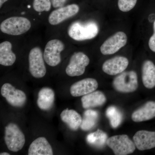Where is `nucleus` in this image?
Instances as JSON below:
<instances>
[{
  "label": "nucleus",
  "instance_id": "obj_1",
  "mask_svg": "<svg viewBox=\"0 0 155 155\" xmlns=\"http://www.w3.org/2000/svg\"><path fill=\"white\" fill-rule=\"evenodd\" d=\"M99 28L96 22L92 20L75 21L68 28L69 36L76 41H84L95 38L98 34Z\"/></svg>",
  "mask_w": 155,
  "mask_h": 155
},
{
  "label": "nucleus",
  "instance_id": "obj_2",
  "mask_svg": "<svg viewBox=\"0 0 155 155\" xmlns=\"http://www.w3.org/2000/svg\"><path fill=\"white\" fill-rule=\"evenodd\" d=\"M31 27V22L26 17L14 16L9 17L1 22L0 30L5 34L17 36L26 33Z\"/></svg>",
  "mask_w": 155,
  "mask_h": 155
},
{
  "label": "nucleus",
  "instance_id": "obj_3",
  "mask_svg": "<svg viewBox=\"0 0 155 155\" xmlns=\"http://www.w3.org/2000/svg\"><path fill=\"white\" fill-rule=\"evenodd\" d=\"M5 141L9 150L17 152L25 145V135L18 125L10 123L5 128Z\"/></svg>",
  "mask_w": 155,
  "mask_h": 155
},
{
  "label": "nucleus",
  "instance_id": "obj_4",
  "mask_svg": "<svg viewBox=\"0 0 155 155\" xmlns=\"http://www.w3.org/2000/svg\"><path fill=\"white\" fill-rule=\"evenodd\" d=\"M114 88L119 92L128 93L135 91L138 87V78L135 71L123 72L114 78Z\"/></svg>",
  "mask_w": 155,
  "mask_h": 155
},
{
  "label": "nucleus",
  "instance_id": "obj_5",
  "mask_svg": "<svg viewBox=\"0 0 155 155\" xmlns=\"http://www.w3.org/2000/svg\"><path fill=\"white\" fill-rule=\"evenodd\" d=\"M107 144L116 155H126L132 153L135 150L136 146L125 134L115 135L107 139Z\"/></svg>",
  "mask_w": 155,
  "mask_h": 155
},
{
  "label": "nucleus",
  "instance_id": "obj_6",
  "mask_svg": "<svg viewBox=\"0 0 155 155\" xmlns=\"http://www.w3.org/2000/svg\"><path fill=\"white\" fill-rule=\"evenodd\" d=\"M45 61L40 48L35 47L30 50L28 54L29 71L33 77L37 78L44 77L47 72Z\"/></svg>",
  "mask_w": 155,
  "mask_h": 155
},
{
  "label": "nucleus",
  "instance_id": "obj_7",
  "mask_svg": "<svg viewBox=\"0 0 155 155\" xmlns=\"http://www.w3.org/2000/svg\"><path fill=\"white\" fill-rule=\"evenodd\" d=\"M64 49L65 45L61 40L54 39L48 41L43 53L45 62L51 67L58 66L61 63V53Z\"/></svg>",
  "mask_w": 155,
  "mask_h": 155
},
{
  "label": "nucleus",
  "instance_id": "obj_8",
  "mask_svg": "<svg viewBox=\"0 0 155 155\" xmlns=\"http://www.w3.org/2000/svg\"><path fill=\"white\" fill-rule=\"evenodd\" d=\"M89 63V58L84 53L82 52L74 53L66 67V73L71 77L80 76L84 73Z\"/></svg>",
  "mask_w": 155,
  "mask_h": 155
},
{
  "label": "nucleus",
  "instance_id": "obj_9",
  "mask_svg": "<svg viewBox=\"0 0 155 155\" xmlns=\"http://www.w3.org/2000/svg\"><path fill=\"white\" fill-rule=\"evenodd\" d=\"M1 93L9 104L13 107H21L26 103L27 97L25 93L16 89L11 84H4L1 88Z\"/></svg>",
  "mask_w": 155,
  "mask_h": 155
},
{
  "label": "nucleus",
  "instance_id": "obj_10",
  "mask_svg": "<svg viewBox=\"0 0 155 155\" xmlns=\"http://www.w3.org/2000/svg\"><path fill=\"white\" fill-rule=\"evenodd\" d=\"M127 38L123 31H118L107 39L100 48L103 55L113 54L118 52L127 44Z\"/></svg>",
  "mask_w": 155,
  "mask_h": 155
},
{
  "label": "nucleus",
  "instance_id": "obj_11",
  "mask_svg": "<svg viewBox=\"0 0 155 155\" xmlns=\"http://www.w3.org/2000/svg\"><path fill=\"white\" fill-rule=\"evenodd\" d=\"M79 9L78 5L75 4L56 8L51 12L49 16V23L51 25H58L67 19L74 17L78 13Z\"/></svg>",
  "mask_w": 155,
  "mask_h": 155
},
{
  "label": "nucleus",
  "instance_id": "obj_12",
  "mask_svg": "<svg viewBox=\"0 0 155 155\" xmlns=\"http://www.w3.org/2000/svg\"><path fill=\"white\" fill-rule=\"evenodd\" d=\"M128 59L123 56H116L106 61L103 64L102 69L106 74L115 75L120 74L127 69Z\"/></svg>",
  "mask_w": 155,
  "mask_h": 155
},
{
  "label": "nucleus",
  "instance_id": "obj_13",
  "mask_svg": "<svg viewBox=\"0 0 155 155\" xmlns=\"http://www.w3.org/2000/svg\"><path fill=\"white\" fill-rule=\"evenodd\" d=\"M98 87L97 81L93 78H86L78 81L70 87V92L74 97L82 96L95 91Z\"/></svg>",
  "mask_w": 155,
  "mask_h": 155
},
{
  "label": "nucleus",
  "instance_id": "obj_14",
  "mask_svg": "<svg viewBox=\"0 0 155 155\" xmlns=\"http://www.w3.org/2000/svg\"><path fill=\"white\" fill-rule=\"evenodd\" d=\"M133 141L140 150L151 149L155 147V131L139 130L134 136Z\"/></svg>",
  "mask_w": 155,
  "mask_h": 155
},
{
  "label": "nucleus",
  "instance_id": "obj_15",
  "mask_svg": "<svg viewBox=\"0 0 155 155\" xmlns=\"http://www.w3.org/2000/svg\"><path fill=\"white\" fill-rule=\"evenodd\" d=\"M155 117V102L150 101L133 112L131 119L139 122L150 120Z\"/></svg>",
  "mask_w": 155,
  "mask_h": 155
},
{
  "label": "nucleus",
  "instance_id": "obj_16",
  "mask_svg": "<svg viewBox=\"0 0 155 155\" xmlns=\"http://www.w3.org/2000/svg\"><path fill=\"white\" fill-rule=\"evenodd\" d=\"M28 155H52V148L46 138L39 137L34 140L28 150Z\"/></svg>",
  "mask_w": 155,
  "mask_h": 155
},
{
  "label": "nucleus",
  "instance_id": "obj_17",
  "mask_svg": "<svg viewBox=\"0 0 155 155\" xmlns=\"http://www.w3.org/2000/svg\"><path fill=\"white\" fill-rule=\"evenodd\" d=\"M54 100L55 93L52 89L43 87L39 91L37 104L41 110H49L54 105Z\"/></svg>",
  "mask_w": 155,
  "mask_h": 155
},
{
  "label": "nucleus",
  "instance_id": "obj_18",
  "mask_svg": "<svg viewBox=\"0 0 155 155\" xmlns=\"http://www.w3.org/2000/svg\"><path fill=\"white\" fill-rule=\"evenodd\" d=\"M82 106L85 109L103 106L107 101L105 94L101 91H94L83 96L81 99Z\"/></svg>",
  "mask_w": 155,
  "mask_h": 155
},
{
  "label": "nucleus",
  "instance_id": "obj_19",
  "mask_svg": "<svg viewBox=\"0 0 155 155\" xmlns=\"http://www.w3.org/2000/svg\"><path fill=\"white\" fill-rule=\"evenodd\" d=\"M142 80L146 88L152 89L155 87V65L152 61H145L142 67Z\"/></svg>",
  "mask_w": 155,
  "mask_h": 155
},
{
  "label": "nucleus",
  "instance_id": "obj_20",
  "mask_svg": "<svg viewBox=\"0 0 155 155\" xmlns=\"http://www.w3.org/2000/svg\"><path fill=\"white\" fill-rule=\"evenodd\" d=\"M16 55L12 51L11 42L4 41L0 44V64L5 67L12 66L16 61Z\"/></svg>",
  "mask_w": 155,
  "mask_h": 155
},
{
  "label": "nucleus",
  "instance_id": "obj_21",
  "mask_svg": "<svg viewBox=\"0 0 155 155\" xmlns=\"http://www.w3.org/2000/svg\"><path fill=\"white\" fill-rule=\"evenodd\" d=\"M61 120L73 130H78L82 122L81 116L75 110H64L61 113Z\"/></svg>",
  "mask_w": 155,
  "mask_h": 155
},
{
  "label": "nucleus",
  "instance_id": "obj_22",
  "mask_svg": "<svg viewBox=\"0 0 155 155\" xmlns=\"http://www.w3.org/2000/svg\"><path fill=\"white\" fill-rule=\"evenodd\" d=\"M98 117V113L97 111L90 109L87 110L84 114L81 128L84 131L91 130L96 125Z\"/></svg>",
  "mask_w": 155,
  "mask_h": 155
},
{
  "label": "nucleus",
  "instance_id": "obj_23",
  "mask_svg": "<svg viewBox=\"0 0 155 155\" xmlns=\"http://www.w3.org/2000/svg\"><path fill=\"white\" fill-rule=\"evenodd\" d=\"M107 135L103 130L98 129L95 132L89 134L87 137V141L93 146L102 148L107 144Z\"/></svg>",
  "mask_w": 155,
  "mask_h": 155
},
{
  "label": "nucleus",
  "instance_id": "obj_24",
  "mask_svg": "<svg viewBox=\"0 0 155 155\" xmlns=\"http://www.w3.org/2000/svg\"><path fill=\"white\" fill-rule=\"evenodd\" d=\"M106 116L110 120L111 126L113 128H117L122 123V113L116 107L114 106L109 107L106 111Z\"/></svg>",
  "mask_w": 155,
  "mask_h": 155
},
{
  "label": "nucleus",
  "instance_id": "obj_25",
  "mask_svg": "<svg viewBox=\"0 0 155 155\" xmlns=\"http://www.w3.org/2000/svg\"><path fill=\"white\" fill-rule=\"evenodd\" d=\"M32 6L34 10L38 13L48 12L52 6L51 0H33Z\"/></svg>",
  "mask_w": 155,
  "mask_h": 155
},
{
  "label": "nucleus",
  "instance_id": "obj_26",
  "mask_svg": "<svg viewBox=\"0 0 155 155\" xmlns=\"http://www.w3.org/2000/svg\"><path fill=\"white\" fill-rule=\"evenodd\" d=\"M137 0H118L119 9L123 12L131 11L135 7Z\"/></svg>",
  "mask_w": 155,
  "mask_h": 155
},
{
  "label": "nucleus",
  "instance_id": "obj_27",
  "mask_svg": "<svg viewBox=\"0 0 155 155\" xmlns=\"http://www.w3.org/2000/svg\"><path fill=\"white\" fill-rule=\"evenodd\" d=\"M148 45L150 49L155 52V20L153 23V34L150 38Z\"/></svg>",
  "mask_w": 155,
  "mask_h": 155
},
{
  "label": "nucleus",
  "instance_id": "obj_28",
  "mask_svg": "<svg viewBox=\"0 0 155 155\" xmlns=\"http://www.w3.org/2000/svg\"><path fill=\"white\" fill-rule=\"evenodd\" d=\"M67 0H51L52 5L55 8H61L64 6Z\"/></svg>",
  "mask_w": 155,
  "mask_h": 155
},
{
  "label": "nucleus",
  "instance_id": "obj_29",
  "mask_svg": "<svg viewBox=\"0 0 155 155\" xmlns=\"http://www.w3.org/2000/svg\"><path fill=\"white\" fill-rule=\"evenodd\" d=\"M8 1V0H0V8H2L4 4Z\"/></svg>",
  "mask_w": 155,
  "mask_h": 155
},
{
  "label": "nucleus",
  "instance_id": "obj_30",
  "mask_svg": "<svg viewBox=\"0 0 155 155\" xmlns=\"http://www.w3.org/2000/svg\"><path fill=\"white\" fill-rule=\"evenodd\" d=\"M0 155H10V154H9V153H8L4 152V153H1V154H0Z\"/></svg>",
  "mask_w": 155,
  "mask_h": 155
}]
</instances>
